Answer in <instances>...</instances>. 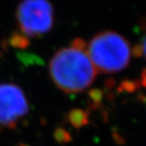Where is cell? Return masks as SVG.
<instances>
[{
    "label": "cell",
    "instance_id": "obj_3",
    "mask_svg": "<svg viewBox=\"0 0 146 146\" xmlns=\"http://www.w3.org/2000/svg\"><path fill=\"white\" fill-rule=\"evenodd\" d=\"M19 31L27 37L37 38L54 26V9L49 0H22L16 12Z\"/></svg>",
    "mask_w": 146,
    "mask_h": 146
},
{
    "label": "cell",
    "instance_id": "obj_5",
    "mask_svg": "<svg viewBox=\"0 0 146 146\" xmlns=\"http://www.w3.org/2000/svg\"><path fill=\"white\" fill-rule=\"evenodd\" d=\"M68 120L74 128L80 129L88 123V115L81 109H74L69 113Z\"/></svg>",
    "mask_w": 146,
    "mask_h": 146
},
{
    "label": "cell",
    "instance_id": "obj_1",
    "mask_svg": "<svg viewBox=\"0 0 146 146\" xmlns=\"http://www.w3.org/2000/svg\"><path fill=\"white\" fill-rule=\"evenodd\" d=\"M48 71L54 84L67 93L86 91L98 73L87 53L86 43L82 40L58 50L49 62Z\"/></svg>",
    "mask_w": 146,
    "mask_h": 146
},
{
    "label": "cell",
    "instance_id": "obj_4",
    "mask_svg": "<svg viewBox=\"0 0 146 146\" xmlns=\"http://www.w3.org/2000/svg\"><path fill=\"white\" fill-rule=\"evenodd\" d=\"M29 111L24 91L16 84H0V126L13 129Z\"/></svg>",
    "mask_w": 146,
    "mask_h": 146
},
{
    "label": "cell",
    "instance_id": "obj_6",
    "mask_svg": "<svg viewBox=\"0 0 146 146\" xmlns=\"http://www.w3.org/2000/svg\"><path fill=\"white\" fill-rule=\"evenodd\" d=\"M55 137L57 142L60 143H67L70 140V135L66 130L64 129H58L55 132Z\"/></svg>",
    "mask_w": 146,
    "mask_h": 146
},
{
    "label": "cell",
    "instance_id": "obj_2",
    "mask_svg": "<svg viewBox=\"0 0 146 146\" xmlns=\"http://www.w3.org/2000/svg\"><path fill=\"white\" fill-rule=\"evenodd\" d=\"M86 50L97 71L117 73L127 68L132 56L129 40L114 31H103L86 44Z\"/></svg>",
    "mask_w": 146,
    "mask_h": 146
}]
</instances>
